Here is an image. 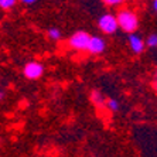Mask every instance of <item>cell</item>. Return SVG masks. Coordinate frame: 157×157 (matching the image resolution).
Wrapping results in <instances>:
<instances>
[{"instance_id": "277c9868", "label": "cell", "mask_w": 157, "mask_h": 157, "mask_svg": "<svg viewBox=\"0 0 157 157\" xmlns=\"http://www.w3.org/2000/svg\"><path fill=\"white\" fill-rule=\"evenodd\" d=\"M23 74L27 79H38L44 74V67L43 64L37 61H31L29 64H26L24 70H23Z\"/></svg>"}, {"instance_id": "3957f363", "label": "cell", "mask_w": 157, "mask_h": 157, "mask_svg": "<svg viewBox=\"0 0 157 157\" xmlns=\"http://www.w3.org/2000/svg\"><path fill=\"white\" fill-rule=\"evenodd\" d=\"M98 26H99V29L106 34H112L119 29V27H117L116 17H115L113 14H103L102 17L99 18Z\"/></svg>"}, {"instance_id": "9a60e30c", "label": "cell", "mask_w": 157, "mask_h": 157, "mask_svg": "<svg viewBox=\"0 0 157 157\" xmlns=\"http://www.w3.org/2000/svg\"><path fill=\"white\" fill-rule=\"evenodd\" d=\"M3 98H4V92H3V91H0V101H2Z\"/></svg>"}, {"instance_id": "52a82bcc", "label": "cell", "mask_w": 157, "mask_h": 157, "mask_svg": "<svg viewBox=\"0 0 157 157\" xmlns=\"http://www.w3.org/2000/svg\"><path fill=\"white\" fill-rule=\"evenodd\" d=\"M91 102L94 103V106H95L96 109L102 110V109L106 108V99L99 91H92L91 92Z\"/></svg>"}, {"instance_id": "8fae6325", "label": "cell", "mask_w": 157, "mask_h": 157, "mask_svg": "<svg viewBox=\"0 0 157 157\" xmlns=\"http://www.w3.org/2000/svg\"><path fill=\"white\" fill-rule=\"evenodd\" d=\"M144 45H149V47H156L157 45V34H150L147 37V40L144 41Z\"/></svg>"}, {"instance_id": "6da1fadb", "label": "cell", "mask_w": 157, "mask_h": 157, "mask_svg": "<svg viewBox=\"0 0 157 157\" xmlns=\"http://www.w3.org/2000/svg\"><path fill=\"white\" fill-rule=\"evenodd\" d=\"M117 27H121L123 31L129 34H133L139 27V17L135 11L132 10H121L116 16Z\"/></svg>"}, {"instance_id": "7a4b0ae2", "label": "cell", "mask_w": 157, "mask_h": 157, "mask_svg": "<svg viewBox=\"0 0 157 157\" xmlns=\"http://www.w3.org/2000/svg\"><path fill=\"white\" fill-rule=\"evenodd\" d=\"M89 40H91V36L86 31H77L70 37L68 44L77 51H86Z\"/></svg>"}, {"instance_id": "4fadbf2b", "label": "cell", "mask_w": 157, "mask_h": 157, "mask_svg": "<svg viewBox=\"0 0 157 157\" xmlns=\"http://www.w3.org/2000/svg\"><path fill=\"white\" fill-rule=\"evenodd\" d=\"M20 2L24 4H33V3H36L37 0H20Z\"/></svg>"}, {"instance_id": "8992f818", "label": "cell", "mask_w": 157, "mask_h": 157, "mask_svg": "<svg viewBox=\"0 0 157 157\" xmlns=\"http://www.w3.org/2000/svg\"><path fill=\"white\" fill-rule=\"evenodd\" d=\"M129 45H130L132 51L136 52V54H142L144 51V47H146L143 38L139 36H136V34H130V37H129Z\"/></svg>"}, {"instance_id": "7c38bea8", "label": "cell", "mask_w": 157, "mask_h": 157, "mask_svg": "<svg viewBox=\"0 0 157 157\" xmlns=\"http://www.w3.org/2000/svg\"><path fill=\"white\" fill-rule=\"evenodd\" d=\"M102 2L105 4H108V6H119L123 0H102Z\"/></svg>"}, {"instance_id": "5b68a950", "label": "cell", "mask_w": 157, "mask_h": 157, "mask_svg": "<svg viewBox=\"0 0 157 157\" xmlns=\"http://www.w3.org/2000/svg\"><path fill=\"white\" fill-rule=\"evenodd\" d=\"M106 48V43L103 38L98 36H91V40H89V44H88L86 51H89L91 54H102Z\"/></svg>"}, {"instance_id": "30bf717a", "label": "cell", "mask_w": 157, "mask_h": 157, "mask_svg": "<svg viewBox=\"0 0 157 157\" xmlns=\"http://www.w3.org/2000/svg\"><path fill=\"white\" fill-rule=\"evenodd\" d=\"M16 3H17V0H0V9L9 10V9L14 7Z\"/></svg>"}, {"instance_id": "9c48e42d", "label": "cell", "mask_w": 157, "mask_h": 157, "mask_svg": "<svg viewBox=\"0 0 157 157\" xmlns=\"http://www.w3.org/2000/svg\"><path fill=\"white\" fill-rule=\"evenodd\" d=\"M48 37H50L51 40H54V41H58L59 38H61V31H59L58 29L52 27V29L48 30Z\"/></svg>"}, {"instance_id": "5bb4252c", "label": "cell", "mask_w": 157, "mask_h": 157, "mask_svg": "<svg viewBox=\"0 0 157 157\" xmlns=\"http://www.w3.org/2000/svg\"><path fill=\"white\" fill-rule=\"evenodd\" d=\"M151 7H153V11L157 10V0H153V2H151Z\"/></svg>"}, {"instance_id": "ba28073f", "label": "cell", "mask_w": 157, "mask_h": 157, "mask_svg": "<svg viewBox=\"0 0 157 157\" xmlns=\"http://www.w3.org/2000/svg\"><path fill=\"white\" fill-rule=\"evenodd\" d=\"M106 109H109L110 112H116V110H119V102L116 99H108L106 101Z\"/></svg>"}]
</instances>
